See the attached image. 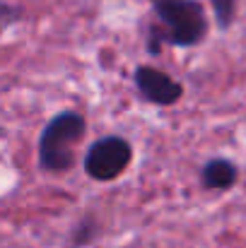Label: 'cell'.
Returning <instances> with one entry per match:
<instances>
[{
	"label": "cell",
	"mask_w": 246,
	"mask_h": 248,
	"mask_svg": "<svg viewBox=\"0 0 246 248\" xmlns=\"http://www.w3.org/2000/svg\"><path fill=\"white\" fill-rule=\"evenodd\" d=\"M87 121L80 111H63L53 116L36 142L39 166L49 173H66L75 166V145L84 138Z\"/></svg>",
	"instance_id": "obj_2"
},
{
	"label": "cell",
	"mask_w": 246,
	"mask_h": 248,
	"mask_svg": "<svg viewBox=\"0 0 246 248\" xmlns=\"http://www.w3.org/2000/svg\"><path fill=\"white\" fill-rule=\"evenodd\" d=\"M133 159V147L126 138L121 135H104L89 145L84 152V173L92 181L109 183L116 181Z\"/></svg>",
	"instance_id": "obj_3"
},
{
	"label": "cell",
	"mask_w": 246,
	"mask_h": 248,
	"mask_svg": "<svg viewBox=\"0 0 246 248\" xmlns=\"http://www.w3.org/2000/svg\"><path fill=\"white\" fill-rule=\"evenodd\" d=\"M17 19H22V10L15 7V5H5V2H0V34H2L10 24H15Z\"/></svg>",
	"instance_id": "obj_8"
},
{
	"label": "cell",
	"mask_w": 246,
	"mask_h": 248,
	"mask_svg": "<svg viewBox=\"0 0 246 248\" xmlns=\"http://www.w3.org/2000/svg\"><path fill=\"white\" fill-rule=\"evenodd\" d=\"M94 236H97V222H94V217H84L78 222L70 241H73V246H87L94 241Z\"/></svg>",
	"instance_id": "obj_7"
},
{
	"label": "cell",
	"mask_w": 246,
	"mask_h": 248,
	"mask_svg": "<svg viewBox=\"0 0 246 248\" xmlns=\"http://www.w3.org/2000/svg\"><path fill=\"white\" fill-rule=\"evenodd\" d=\"M239 181V169L230 159H210L200 169V183L208 190H230Z\"/></svg>",
	"instance_id": "obj_5"
},
{
	"label": "cell",
	"mask_w": 246,
	"mask_h": 248,
	"mask_svg": "<svg viewBox=\"0 0 246 248\" xmlns=\"http://www.w3.org/2000/svg\"><path fill=\"white\" fill-rule=\"evenodd\" d=\"M150 2H152V5H155V2H162V0H150Z\"/></svg>",
	"instance_id": "obj_9"
},
{
	"label": "cell",
	"mask_w": 246,
	"mask_h": 248,
	"mask_svg": "<svg viewBox=\"0 0 246 248\" xmlns=\"http://www.w3.org/2000/svg\"><path fill=\"white\" fill-rule=\"evenodd\" d=\"M138 96L155 106H174L183 96V87L155 65H138L133 73Z\"/></svg>",
	"instance_id": "obj_4"
},
{
	"label": "cell",
	"mask_w": 246,
	"mask_h": 248,
	"mask_svg": "<svg viewBox=\"0 0 246 248\" xmlns=\"http://www.w3.org/2000/svg\"><path fill=\"white\" fill-rule=\"evenodd\" d=\"M157 24L148 34V53L160 56L162 46L191 48L200 44L208 34V17L198 0H162L155 2Z\"/></svg>",
	"instance_id": "obj_1"
},
{
	"label": "cell",
	"mask_w": 246,
	"mask_h": 248,
	"mask_svg": "<svg viewBox=\"0 0 246 248\" xmlns=\"http://www.w3.org/2000/svg\"><path fill=\"white\" fill-rule=\"evenodd\" d=\"M213 15L220 29H230L234 17H237V0H210Z\"/></svg>",
	"instance_id": "obj_6"
}]
</instances>
